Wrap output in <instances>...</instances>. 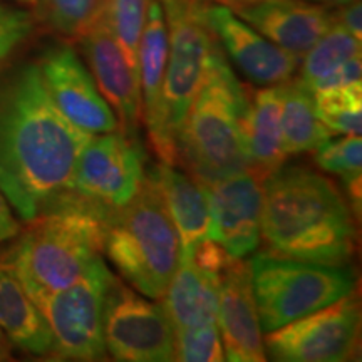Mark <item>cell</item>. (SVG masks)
<instances>
[{
  "mask_svg": "<svg viewBox=\"0 0 362 362\" xmlns=\"http://www.w3.org/2000/svg\"><path fill=\"white\" fill-rule=\"evenodd\" d=\"M220 274L198 267L193 260H180L161 305L173 330L216 322Z\"/></svg>",
  "mask_w": 362,
  "mask_h": 362,
  "instance_id": "cell-22",
  "label": "cell"
},
{
  "mask_svg": "<svg viewBox=\"0 0 362 362\" xmlns=\"http://www.w3.org/2000/svg\"><path fill=\"white\" fill-rule=\"evenodd\" d=\"M143 160L139 141L119 129L93 134L81 151L67 193L111 216L141 188L146 178Z\"/></svg>",
  "mask_w": 362,
  "mask_h": 362,
  "instance_id": "cell-9",
  "label": "cell"
},
{
  "mask_svg": "<svg viewBox=\"0 0 362 362\" xmlns=\"http://www.w3.org/2000/svg\"><path fill=\"white\" fill-rule=\"evenodd\" d=\"M230 8L270 42L298 57L334 24V12L307 0H252Z\"/></svg>",
  "mask_w": 362,
  "mask_h": 362,
  "instance_id": "cell-17",
  "label": "cell"
},
{
  "mask_svg": "<svg viewBox=\"0 0 362 362\" xmlns=\"http://www.w3.org/2000/svg\"><path fill=\"white\" fill-rule=\"evenodd\" d=\"M359 322V304L354 292L267 332L265 354L280 362L347 361L356 352Z\"/></svg>",
  "mask_w": 362,
  "mask_h": 362,
  "instance_id": "cell-11",
  "label": "cell"
},
{
  "mask_svg": "<svg viewBox=\"0 0 362 362\" xmlns=\"http://www.w3.org/2000/svg\"><path fill=\"white\" fill-rule=\"evenodd\" d=\"M37 66L52 103L71 124L88 134L119 129L93 74L69 45L49 49Z\"/></svg>",
  "mask_w": 362,
  "mask_h": 362,
  "instance_id": "cell-13",
  "label": "cell"
},
{
  "mask_svg": "<svg viewBox=\"0 0 362 362\" xmlns=\"http://www.w3.org/2000/svg\"><path fill=\"white\" fill-rule=\"evenodd\" d=\"M243 136L248 170L264 181L287 160L282 144V84L265 86L248 98Z\"/></svg>",
  "mask_w": 362,
  "mask_h": 362,
  "instance_id": "cell-20",
  "label": "cell"
},
{
  "mask_svg": "<svg viewBox=\"0 0 362 362\" xmlns=\"http://www.w3.org/2000/svg\"><path fill=\"white\" fill-rule=\"evenodd\" d=\"M175 361L220 362L225 361L223 344L216 322L175 330Z\"/></svg>",
  "mask_w": 362,
  "mask_h": 362,
  "instance_id": "cell-29",
  "label": "cell"
},
{
  "mask_svg": "<svg viewBox=\"0 0 362 362\" xmlns=\"http://www.w3.org/2000/svg\"><path fill=\"white\" fill-rule=\"evenodd\" d=\"M200 13L232 62L257 86H277L292 79L300 57L270 42L228 6H203Z\"/></svg>",
  "mask_w": 362,
  "mask_h": 362,
  "instance_id": "cell-14",
  "label": "cell"
},
{
  "mask_svg": "<svg viewBox=\"0 0 362 362\" xmlns=\"http://www.w3.org/2000/svg\"><path fill=\"white\" fill-rule=\"evenodd\" d=\"M314 160L327 173H332L346 183L357 211L361 210V175L362 141L361 136L342 134V138L320 144L314 149Z\"/></svg>",
  "mask_w": 362,
  "mask_h": 362,
  "instance_id": "cell-27",
  "label": "cell"
},
{
  "mask_svg": "<svg viewBox=\"0 0 362 362\" xmlns=\"http://www.w3.org/2000/svg\"><path fill=\"white\" fill-rule=\"evenodd\" d=\"M107 218L66 193L56 205L27 221L11 255L27 291H59L76 284L103 259Z\"/></svg>",
  "mask_w": 362,
  "mask_h": 362,
  "instance_id": "cell-3",
  "label": "cell"
},
{
  "mask_svg": "<svg viewBox=\"0 0 362 362\" xmlns=\"http://www.w3.org/2000/svg\"><path fill=\"white\" fill-rule=\"evenodd\" d=\"M104 344L116 361H175V330L163 305L115 275L104 305Z\"/></svg>",
  "mask_w": 362,
  "mask_h": 362,
  "instance_id": "cell-10",
  "label": "cell"
},
{
  "mask_svg": "<svg viewBox=\"0 0 362 362\" xmlns=\"http://www.w3.org/2000/svg\"><path fill=\"white\" fill-rule=\"evenodd\" d=\"M248 265L264 332L356 292L354 270L346 265L298 260L270 252L257 253Z\"/></svg>",
  "mask_w": 362,
  "mask_h": 362,
  "instance_id": "cell-6",
  "label": "cell"
},
{
  "mask_svg": "<svg viewBox=\"0 0 362 362\" xmlns=\"http://www.w3.org/2000/svg\"><path fill=\"white\" fill-rule=\"evenodd\" d=\"M168 27L163 84V136L166 163L178 165L176 138L221 45L208 29L197 0H160Z\"/></svg>",
  "mask_w": 362,
  "mask_h": 362,
  "instance_id": "cell-7",
  "label": "cell"
},
{
  "mask_svg": "<svg viewBox=\"0 0 362 362\" xmlns=\"http://www.w3.org/2000/svg\"><path fill=\"white\" fill-rule=\"evenodd\" d=\"M11 356V346H8L7 336L0 329V361H6Z\"/></svg>",
  "mask_w": 362,
  "mask_h": 362,
  "instance_id": "cell-34",
  "label": "cell"
},
{
  "mask_svg": "<svg viewBox=\"0 0 362 362\" xmlns=\"http://www.w3.org/2000/svg\"><path fill=\"white\" fill-rule=\"evenodd\" d=\"M79 42L94 83L115 112L119 131L139 141V124L143 119L139 79L129 67L103 16L81 35Z\"/></svg>",
  "mask_w": 362,
  "mask_h": 362,
  "instance_id": "cell-15",
  "label": "cell"
},
{
  "mask_svg": "<svg viewBox=\"0 0 362 362\" xmlns=\"http://www.w3.org/2000/svg\"><path fill=\"white\" fill-rule=\"evenodd\" d=\"M160 193L163 205L180 238V260H189L205 240L210 238V210L202 183L176 165L160 161L146 171Z\"/></svg>",
  "mask_w": 362,
  "mask_h": 362,
  "instance_id": "cell-18",
  "label": "cell"
},
{
  "mask_svg": "<svg viewBox=\"0 0 362 362\" xmlns=\"http://www.w3.org/2000/svg\"><path fill=\"white\" fill-rule=\"evenodd\" d=\"M307 2L319 4V6H324V7H341L344 4L352 2V0H307Z\"/></svg>",
  "mask_w": 362,
  "mask_h": 362,
  "instance_id": "cell-35",
  "label": "cell"
},
{
  "mask_svg": "<svg viewBox=\"0 0 362 362\" xmlns=\"http://www.w3.org/2000/svg\"><path fill=\"white\" fill-rule=\"evenodd\" d=\"M33 27V16L29 12L0 4V62L6 61L13 49L29 37Z\"/></svg>",
  "mask_w": 362,
  "mask_h": 362,
  "instance_id": "cell-30",
  "label": "cell"
},
{
  "mask_svg": "<svg viewBox=\"0 0 362 362\" xmlns=\"http://www.w3.org/2000/svg\"><path fill=\"white\" fill-rule=\"evenodd\" d=\"M247 104V90L220 49L176 138L178 163L194 180L211 181L248 170Z\"/></svg>",
  "mask_w": 362,
  "mask_h": 362,
  "instance_id": "cell-4",
  "label": "cell"
},
{
  "mask_svg": "<svg viewBox=\"0 0 362 362\" xmlns=\"http://www.w3.org/2000/svg\"><path fill=\"white\" fill-rule=\"evenodd\" d=\"M168 59V27L160 0H149L146 22L139 40L138 67L141 90V116L146 124L149 141L160 161L166 163L163 136V84Z\"/></svg>",
  "mask_w": 362,
  "mask_h": 362,
  "instance_id": "cell-19",
  "label": "cell"
},
{
  "mask_svg": "<svg viewBox=\"0 0 362 362\" xmlns=\"http://www.w3.org/2000/svg\"><path fill=\"white\" fill-rule=\"evenodd\" d=\"M112 274L101 259L83 279L59 291H27L52 332V352L61 359L101 361L104 305Z\"/></svg>",
  "mask_w": 362,
  "mask_h": 362,
  "instance_id": "cell-8",
  "label": "cell"
},
{
  "mask_svg": "<svg viewBox=\"0 0 362 362\" xmlns=\"http://www.w3.org/2000/svg\"><path fill=\"white\" fill-rule=\"evenodd\" d=\"M223 2H228V0H223Z\"/></svg>",
  "mask_w": 362,
  "mask_h": 362,
  "instance_id": "cell-38",
  "label": "cell"
},
{
  "mask_svg": "<svg viewBox=\"0 0 362 362\" xmlns=\"http://www.w3.org/2000/svg\"><path fill=\"white\" fill-rule=\"evenodd\" d=\"M0 329L8 341L30 354H51L52 332L27 293L12 259L0 260Z\"/></svg>",
  "mask_w": 362,
  "mask_h": 362,
  "instance_id": "cell-21",
  "label": "cell"
},
{
  "mask_svg": "<svg viewBox=\"0 0 362 362\" xmlns=\"http://www.w3.org/2000/svg\"><path fill=\"white\" fill-rule=\"evenodd\" d=\"M359 54L361 40L334 21L327 33L300 57L302 62H298L300 69L297 79L312 90L319 81L327 78L330 72L339 69Z\"/></svg>",
  "mask_w": 362,
  "mask_h": 362,
  "instance_id": "cell-24",
  "label": "cell"
},
{
  "mask_svg": "<svg viewBox=\"0 0 362 362\" xmlns=\"http://www.w3.org/2000/svg\"><path fill=\"white\" fill-rule=\"evenodd\" d=\"M315 115L334 134L361 136L362 83L314 93Z\"/></svg>",
  "mask_w": 362,
  "mask_h": 362,
  "instance_id": "cell-26",
  "label": "cell"
},
{
  "mask_svg": "<svg viewBox=\"0 0 362 362\" xmlns=\"http://www.w3.org/2000/svg\"><path fill=\"white\" fill-rule=\"evenodd\" d=\"M334 21L356 39H362V6L359 0H352V2L339 7V11L334 12Z\"/></svg>",
  "mask_w": 362,
  "mask_h": 362,
  "instance_id": "cell-32",
  "label": "cell"
},
{
  "mask_svg": "<svg viewBox=\"0 0 362 362\" xmlns=\"http://www.w3.org/2000/svg\"><path fill=\"white\" fill-rule=\"evenodd\" d=\"M315 115L314 93L297 78L282 83V144L285 156L314 151L334 138Z\"/></svg>",
  "mask_w": 362,
  "mask_h": 362,
  "instance_id": "cell-23",
  "label": "cell"
},
{
  "mask_svg": "<svg viewBox=\"0 0 362 362\" xmlns=\"http://www.w3.org/2000/svg\"><path fill=\"white\" fill-rule=\"evenodd\" d=\"M19 2H37V0H19Z\"/></svg>",
  "mask_w": 362,
  "mask_h": 362,
  "instance_id": "cell-37",
  "label": "cell"
},
{
  "mask_svg": "<svg viewBox=\"0 0 362 362\" xmlns=\"http://www.w3.org/2000/svg\"><path fill=\"white\" fill-rule=\"evenodd\" d=\"M148 6L149 0H104L101 12L107 29L111 30L138 79V49L146 22Z\"/></svg>",
  "mask_w": 362,
  "mask_h": 362,
  "instance_id": "cell-25",
  "label": "cell"
},
{
  "mask_svg": "<svg viewBox=\"0 0 362 362\" xmlns=\"http://www.w3.org/2000/svg\"><path fill=\"white\" fill-rule=\"evenodd\" d=\"M218 325L225 361L262 362L267 359L262 325L252 288L250 265L243 259H232L220 272Z\"/></svg>",
  "mask_w": 362,
  "mask_h": 362,
  "instance_id": "cell-16",
  "label": "cell"
},
{
  "mask_svg": "<svg viewBox=\"0 0 362 362\" xmlns=\"http://www.w3.org/2000/svg\"><path fill=\"white\" fill-rule=\"evenodd\" d=\"M262 240L267 252L346 265L356 252V225L334 181L304 166H280L262 183Z\"/></svg>",
  "mask_w": 362,
  "mask_h": 362,
  "instance_id": "cell-2",
  "label": "cell"
},
{
  "mask_svg": "<svg viewBox=\"0 0 362 362\" xmlns=\"http://www.w3.org/2000/svg\"><path fill=\"white\" fill-rule=\"evenodd\" d=\"M17 233H19V225H17V220L13 218L6 197L0 192V242L13 238Z\"/></svg>",
  "mask_w": 362,
  "mask_h": 362,
  "instance_id": "cell-33",
  "label": "cell"
},
{
  "mask_svg": "<svg viewBox=\"0 0 362 362\" xmlns=\"http://www.w3.org/2000/svg\"><path fill=\"white\" fill-rule=\"evenodd\" d=\"M104 253L134 291L160 300L180 264V238L153 181L107 218Z\"/></svg>",
  "mask_w": 362,
  "mask_h": 362,
  "instance_id": "cell-5",
  "label": "cell"
},
{
  "mask_svg": "<svg viewBox=\"0 0 362 362\" xmlns=\"http://www.w3.org/2000/svg\"><path fill=\"white\" fill-rule=\"evenodd\" d=\"M362 81V61L361 54L354 56L346 64H342L339 69L330 72L327 78L319 81L312 89V93L320 89H330V88H342V86H351V84H361Z\"/></svg>",
  "mask_w": 362,
  "mask_h": 362,
  "instance_id": "cell-31",
  "label": "cell"
},
{
  "mask_svg": "<svg viewBox=\"0 0 362 362\" xmlns=\"http://www.w3.org/2000/svg\"><path fill=\"white\" fill-rule=\"evenodd\" d=\"M200 183L210 210V238L233 259H245L262 242L264 181L245 170Z\"/></svg>",
  "mask_w": 362,
  "mask_h": 362,
  "instance_id": "cell-12",
  "label": "cell"
},
{
  "mask_svg": "<svg viewBox=\"0 0 362 362\" xmlns=\"http://www.w3.org/2000/svg\"><path fill=\"white\" fill-rule=\"evenodd\" d=\"M247 2H252V0H228V2H225V6L235 7V6H240V4H247Z\"/></svg>",
  "mask_w": 362,
  "mask_h": 362,
  "instance_id": "cell-36",
  "label": "cell"
},
{
  "mask_svg": "<svg viewBox=\"0 0 362 362\" xmlns=\"http://www.w3.org/2000/svg\"><path fill=\"white\" fill-rule=\"evenodd\" d=\"M104 0H44V17L56 33L81 39L99 19Z\"/></svg>",
  "mask_w": 362,
  "mask_h": 362,
  "instance_id": "cell-28",
  "label": "cell"
},
{
  "mask_svg": "<svg viewBox=\"0 0 362 362\" xmlns=\"http://www.w3.org/2000/svg\"><path fill=\"white\" fill-rule=\"evenodd\" d=\"M90 136L61 115L37 64L0 83V192L22 220H34L69 192Z\"/></svg>",
  "mask_w": 362,
  "mask_h": 362,
  "instance_id": "cell-1",
  "label": "cell"
}]
</instances>
